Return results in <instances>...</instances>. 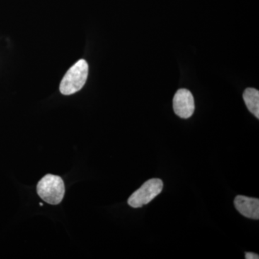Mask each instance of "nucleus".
I'll list each match as a JSON object with an SVG mask.
<instances>
[{
	"mask_svg": "<svg viewBox=\"0 0 259 259\" xmlns=\"http://www.w3.org/2000/svg\"><path fill=\"white\" fill-rule=\"evenodd\" d=\"M89 66L83 59H81L70 68L65 74L60 84V91L64 95H71L77 93L86 83L88 77Z\"/></svg>",
	"mask_w": 259,
	"mask_h": 259,
	"instance_id": "obj_1",
	"label": "nucleus"
},
{
	"mask_svg": "<svg viewBox=\"0 0 259 259\" xmlns=\"http://www.w3.org/2000/svg\"><path fill=\"white\" fill-rule=\"evenodd\" d=\"M39 197L47 203L56 205L64 199L65 187L60 177L47 175L42 178L37 185Z\"/></svg>",
	"mask_w": 259,
	"mask_h": 259,
	"instance_id": "obj_2",
	"label": "nucleus"
},
{
	"mask_svg": "<svg viewBox=\"0 0 259 259\" xmlns=\"http://www.w3.org/2000/svg\"><path fill=\"white\" fill-rule=\"evenodd\" d=\"M163 182L160 179H151L145 182L139 190L129 197L127 203L134 208H139L151 202L163 190Z\"/></svg>",
	"mask_w": 259,
	"mask_h": 259,
	"instance_id": "obj_3",
	"label": "nucleus"
},
{
	"mask_svg": "<svg viewBox=\"0 0 259 259\" xmlns=\"http://www.w3.org/2000/svg\"><path fill=\"white\" fill-rule=\"evenodd\" d=\"M173 108L175 114L181 118H190L194 112V100L190 91L181 89L175 94L173 99Z\"/></svg>",
	"mask_w": 259,
	"mask_h": 259,
	"instance_id": "obj_4",
	"label": "nucleus"
},
{
	"mask_svg": "<svg viewBox=\"0 0 259 259\" xmlns=\"http://www.w3.org/2000/svg\"><path fill=\"white\" fill-rule=\"evenodd\" d=\"M234 204L242 215L250 219H259L258 199L238 195L235 198Z\"/></svg>",
	"mask_w": 259,
	"mask_h": 259,
	"instance_id": "obj_5",
	"label": "nucleus"
},
{
	"mask_svg": "<svg viewBox=\"0 0 259 259\" xmlns=\"http://www.w3.org/2000/svg\"><path fill=\"white\" fill-rule=\"evenodd\" d=\"M243 100L247 108L259 118V92L254 88H247L243 93Z\"/></svg>",
	"mask_w": 259,
	"mask_h": 259,
	"instance_id": "obj_6",
	"label": "nucleus"
},
{
	"mask_svg": "<svg viewBox=\"0 0 259 259\" xmlns=\"http://www.w3.org/2000/svg\"><path fill=\"white\" fill-rule=\"evenodd\" d=\"M245 258L246 259H258L259 256L256 253H252V252H246L245 253Z\"/></svg>",
	"mask_w": 259,
	"mask_h": 259,
	"instance_id": "obj_7",
	"label": "nucleus"
}]
</instances>
